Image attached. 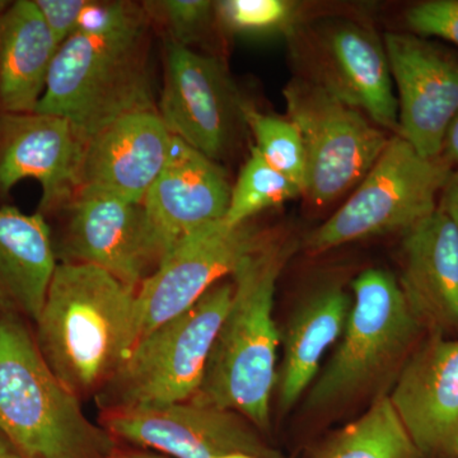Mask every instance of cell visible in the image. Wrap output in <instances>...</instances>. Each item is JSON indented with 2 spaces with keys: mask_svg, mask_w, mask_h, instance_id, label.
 <instances>
[{
  "mask_svg": "<svg viewBox=\"0 0 458 458\" xmlns=\"http://www.w3.org/2000/svg\"><path fill=\"white\" fill-rule=\"evenodd\" d=\"M150 26L146 11L110 31L72 33L57 49L35 113L65 117L87 140L123 114L157 111Z\"/></svg>",
  "mask_w": 458,
  "mask_h": 458,
  "instance_id": "obj_3",
  "label": "cell"
},
{
  "mask_svg": "<svg viewBox=\"0 0 458 458\" xmlns=\"http://www.w3.org/2000/svg\"><path fill=\"white\" fill-rule=\"evenodd\" d=\"M397 282L423 331L458 335V233L441 208L403 232Z\"/></svg>",
  "mask_w": 458,
  "mask_h": 458,
  "instance_id": "obj_19",
  "label": "cell"
},
{
  "mask_svg": "<svg viewBox=\"0 0 458 458\" xmlns=\"http://www.w3.org/2000/svg\"><path fill=\"white\" fill-rule=\"evenodd\" d=\"M397 90L399 132L421 156L441 157L458 114V60L414 33H386Z\"/></svg>",
  "mask_w": 458,
  "mask_h": 458,
  "instance_id": "obj_13",
  "label": "cell"
},
{
  "mask_svg": "<svg viewBox=\"0 0 458 458\" xmlns=\"http://www.w3.org/2000/svg\"><path fill=\"white\" fill-rule=\"evenodd\" d=\"M439 208L450 216L458 233V170L454 171L441 194Z\"/></svg>",
  "mask_w": 458,
  "mask_h": 458,
  "instance_id": "obj_30",
  "label": "cell"
},
{
  "mask_svg": "<svg viewBox=\"0 0 458 458\" xmlns=\"http://www.w3.org/2000/svg\"><path fill=\"white\" fill-rule=\"evenodd\" d=\"M143 5L150 22L165 30L167 41L188 47L203 38L216 18V3L209 0H155Z\"/></svg>",
  "mask_w": 458,
  "mask_h": 458,
  "instance_id": "obj_27",
  "label": "cell"
},
{
  "mask_svg": "<svg viewBox=\"0 0 458 458\" xmlns=\"http://www.w3.org/2000/svg\"><path fill=\"white\" fill-rule=\"evenodd\" d=\"M0 458H21L16 448L2 432H0Z\"/></svg>",
  "mask_w": 458,
  "mask_h": 458,
  "instance_id": "obj_33",
  "label": "cell"
},
{
  "mask_svg": "<svg viewBox=\"0 0 458 458\" xmlns=\"http://www.w3.org/2000/svg\"><path fill=\"white\" fill-rule=\"evenodd\" d=\"M387 396L421 457L458 458V339L427 334Z\"/></svg>",
  "mask_w": 458,
  "mask_h": 458,
  "instance_id": "obj_14",
  "label": "cell"
},
{
  "mask_svg": "<svg viewBox=\"0 0 458 458\" xmlns=\"http://www.w3.org/2000/svg\"><path fill=\"white\" fill-rule=\"evenodd\" d=\"M110 458H171L167 456H162V454H152V452H144L137 450H122V448L116 447L111 454Z\"/></svg>",
  "mask_w": 458,
  "mask_h": 458,
  "instance_id": "obj_32",
  "label": "cell"
},
{
  "mask_svg": "<svg viewBox=\"0 0 458 458\" xmlns=\"http://www.w3.org/2000/svg\"><path fill=\"white\" fill-rule=\"evenodd\" d=\"M310 458H423L401 424L387 394L366 414L328 437Z\"/></svg>",
  "mask_w": 458,
  "mask_h": 458,
  "instance_id": "obj_23",
  "label": "cell"
},
{
  "mask_svg": "<svg viewBox=\"0 0 458 458\" xmlns=\"http://www.w3.org/2000/svg\"><path fill=\"white\" fill-rule=\"evenodd\" d=\"M286 117L302 137L306 156L303 195L325 207L357 188L390 138L360 111L307 77L284 89Z\"/></svg>",
  "mask_w": 458,
  "mask_h": 458,
  "instance_id": "obj_8",
  "label": "cell"
},
{
  "mask_svg": "<svg viewBox=\"0 0 458 458\" xmlns=\"http://www.w3.org/2000/svg\"><path fill=\"white\" fill-rule=\"evenodd\" d=\"M410 31L420 38L436 36L458 45V0H428L408 9Z\"/></svg>",
  "mask_w": 458,
  "mask_h": 458,
  "instance_id": "obj_28",
  "label": "cell"
},
{
  "mask_svg": "<svg viewBox=\"0 0 458 458\" xmlns=\"http://www.w3.org/2000/svg\"><path fill=\"white\" fill-rule=\"evenodd\" d=\"M352 291L342 339L310 387L309 409L334 408L367 393L400 370L423 333L390 271H363Z\"/></svg>",
  "mask_w": 458,
  "mask_h": 458,
  "instance_id": "obj_6",
  "label": "cell"
},
{
  "mask_svg": "<svg viewBox=\"0 0 458 458\" xmlns=\"http://www.w3.org/2000/svg\"><path fill=\"white\" fill-rule=\"evenodd\" d=\"M294 247L270 238L232 274L233 295L192 401L231 410L258 429L270 426L280 333L273 318L276 282Z\"/></svg>",
  "mask_w": 458,
  "mask_h": 458,
  "instance_id": "obj_2",
  "label": "cell"
},
{
  "mask_svg": "<svg viewBox=\"0 0 458 458\" xmlns=\"http://www.w3.org/2000/svg\"><path fill=\"white\" fill-rule=\"evenodd\" d=\"M232 295V279L219 282L186 311L138 340L99 390L98 405L114 412L191 400L203 381Z\"/></svg>",
  "mask_w": 458,
  "mask_h": 458,
  "instance_id": "obj_5",
  "label": "cell"
},
{
  "mask_svg": "<svg viewBox=\"0 0 458 458\" xmlns=\"http://www.w3.org/2000/svg\"><path fill=\"white\" fill-rule=\"evenodd\" d=\"M60 45L33 0L0 13V114L35 113Z\"/></svg>",
  "mask_w": 458,
  "mask_h": 458,
  "instance_id": "obj_22",
  "label": "cell"
},
{
  "mask_svg": "<svg viewBox=\"0 0 458 458\" xmlns=\"http://www.w3.org/2000/svg\"><path fill=\"white\" fill-rule=\"evenodd\" d=\"M63 262L93 265L138 288L155 271L141 204L78 195L68 207Z\"/></svg>",
  "mask_w": 458,
  "mask_h": 458,
  "instance_id": "obj_17",
  "label": "cell"
},
{
  "mask_svg": "<svg viewBox=\"0 0 458 458\" xmlns=\"http://www.w3.org/2000/svg\"><path fill=\"white\" fill-rule=\"evenodd\" d=\"M83 135L68 119L47 114H0V191L22 180L41 183L40 210L65 209L80 190Z\"/></svg>",
  "mask_w": 458,
  "mask_h": 458,
  "instance_id": "obj_15",
  "label": "cell"
},
{
  "mask_svg": "<svg viewBox=\"0 0 458 458\" xmlns=\"http://www.w3.org/2000/svg\"><path fill=\"white\" fill-rule=\"evenodd\" d=\"M452 167L442 156H421L394 135L351 198L307 236V251L321 254L366 238L403 233L438 209L437 199Z\"/></svg>",
  "mask_w": 458,
  "mask_h": 458,
  "instance_id": "obj_7",
  "label": "cell"
},
{
  "mask_svg": "<svg viewBox=\"0 0 458 458\" xmlns=\"http://www.w3.org/2000/svg\"><path fill=\"white\" fill-rule=\"evenodd\" d=\"M172 138L158 111H138L107 123L86 140L77 197L143 203L167 162Z\"/></svg>",
  "mask_w": 458,
  "mask_h": 458,
  "instance_id": "obj_16",
  "label": "cell"
},
{
  "mask_svg": "<svg viewBox=\"0 0 458 458\" xmlns=\"http://www.w3.org/2000/svg\"><path fill=\"white\" fill-rule=\"evenodd\" d=\"M56 265L44 214L0 208V315L38 321Z\"/></svg>",
  "mask_w": 458,
  "mask_h": 458,
  "instance_id": "obj_20",
  "label": "cell"
},
{
  "mask_svg": "<svg viewBox=\"0 0 458 458\" xmlns=\"http://www.w3.org/2000/svg\"><path fill=\"white\" fill-rule=\"evenodd\" d=\"M352 307V295L342 285L313 292L295 310L283 337V360L276 391L283 412L293 408L311 387L322 358L342 336Z\"/></svg>",
  "mask_w": 458,
  "mask_h": 458,
  "instance_id": "obj_21",
  "label": "cell"
},
{
  "mask_svg": "<svg viewBox=\"0 0 458 458\" xmlns=\"http://www.w3.org/2000/svg\"><path fill=\"white\" fill-rule=\"evenodd\" d=\"M57 44L74 32L89 0H33Z\"/></svg>",
  "mask_w": 458,
  "mask_h": 458,
  "instance_id": "obj_29",
  "label": "cell"
},
{
  "mask_svg": "<svg viewBox=\"0 0 458 458\" xmlns=\"http://www.w3.org/2000/svg\"><path fill=\"white\" fill-rule=\"evenodd\" d=\"M243 123L255 138V148L265 161L304 190L306 156L302 137L288 117L276 116L243 104Z\"/></svg>",
  "mask_w": 458,
  "mask_h": 458,
  "instance_id": "obj_25",
  "label": "cell"
},
{
  "mask_svg": "<svg viewBox=\"0 0 458 458\" xmlns=\"http://www.w3.org/2000/svg\"><path fill=\"white\" fill-rule=\"evenodd\" d=\"M298 5L288 0H221L216 20L231 33L265 36L286 32L294 26Z\"/></svg>",
  "mask_w": 458,
  "mask_h": 458,
  "instance_id": "obj_26",
  "label": "cell"
},
{
  "mask_svg": "<svg viewBox=\"0 0 458 458\" xmlns=\"http://www.w3.org/2000/svg\"><path fill=\"white\" fill-rule=\"evenodd\" d=\"M0 432L21 458H110L117 447L51 372L17 315H0Z\"/></svg>",
  "mask_w": 458,
  "mask_h": 458,
  "instance_id": "obj_4",
  "label": "cell"
},
{
  "mask_svg": "<svg viewBox=\"0 0 458 458\" xmlns=\"http://www.w3.org/2000/svg\"><path fill=\"white\" fill-rule=\"evenodd\" d=\"M318 44L316 77L307 78L397 134L399 104L384 42L369 27L346 21L322 30Z\"/></svg>",
  "mask_w": 458,
  "mask_h": 458,
  "instance_id": "obj_18",
  "label": "cell"
},
{
  "mask_svg": "<svg viewBox=\"0 0 458 458\" xmlns=\"http://www.w3.org/2000/svg\"><path fill=\"white\" fill-rule=\"evenodd\" d=\"M104 426L114 438L171 458H218L231 454L284 458L242 415L192 400L162 408L107 412Z\"/></svg>",
  "mask_w": 458,
  "mask_h": 458,
  "instance_id": "obj_11",
  "label": "cell"
},
{
  "mask_svg": "<svg viewBox=\"0 0 458 458\" xmlns=\"http://www.w3.org/2000/svg\"><path fill=\"white\" fill-rule=\"evenodd\" d=\"M301 195H303L302 190L293 181L271 167L258 149L251 147V155L232 188L231 200L223 221L231 227H237L249 223L256 214Z\"/></svg>",
  "mask_w": 458,
  "mask_h": 458,
  "instance_id": "obj_24",
  "label": "cell"
},
{
  "mask_svg": "<svg viewBox=\"0 0 458 458\" xmlns=\"http://www.w3.org/2000/svg\"><path fill=\"white\" fill-rule=\"evenodd\" d=\"M231 191L216 162L180 138H172L164 170L141 203L155 270L183 240L223 221Z\"/></svg>",
  "mask_w": 458,
  "mask_h": 458,
  "instance_id": "obj_12",
  "label": "cell"
},
{
  "mask_svg": "<svg viewBox=\"0 0 458 458\" xmlns=\"http://www.w3.org/2000/svg\"><path fill=\"white\" fill-rule=\"evenodd\" d=\"M442 157L447 159L452 165H458V114L445 134Z\"/></svg>",
  "mask_w": 458,
  "mask_h": 458,
  "instance_id": "obj_31",
  "label": "cell"
},
{
  "mask_svg": "<svg viewBox=\"0 0 458 458\" xmlns=\"http://www.w3.org/2000/svg\"><path fill=\"white\" fill-rule=\"evenodd\" d=\"M9 3H11V2H5V0H0V13H2V12L4 11V9L8 7Z\"/></svg>",
  "mask_w": 458,
  "mask_h": 458,
  "instance_id": "obj_35",
  "label": "cell"
},
{
  "mask_svg": "<svg viewBox=\"0 0 458 458\" xmlns=\"http://www.w3.org/2000/svg\"><path fill=\"white\" fill-rule=\"evenodd\" d=\"M245 101L238 98L216 57L165 42V77L158 111L165 128L216 162L228 152Z\"/></svg>",
  "mask_w": 458,
  "mask_h": 458,
  "instance_id": "obj_10",
  "label": "cell"
},
{
  "mask_svg": "<svg viewBox=\"0 0 458 458\" xmlns=\"http://www.w3.org/2000/svg\"><path fill=\"white\" fill-rule=\"evenodd\" d=\"M270 238L249 223L231 227L219 221L183 240L137 288L135 344L231 278Z\"/></svg>",
  "mask_w": 458,
  "mask_h": 458,
  "instance_id": "obj_9",
  "label": "cell"
},
{
  "mask_svg": "<svg viewBox=\"0 0 458 458\" xmlns=\"http://www.w3.org/2000/svg\"><path fill=\"white\" fill-rule=\"evenodd\" d=\"M137 288L80 262L56 265L36 321L51 372L77 394L101 390L135 345Z\"/></svg>",
  "mask_w": 458,
  "mask_h": 458,
  "instance_id": "obj_1",
  "label": "cell"
},
{
  "mask_svg": "<svg viewBox=\"0 0 458 458\" xmlns=\"http://www.w3.org/2000/svg\"><path fill=\"white\" fill-rule=\"evenodd\" d=\"M218 458H256V457L249 456V454H225V456H221Z\"/></svg>",
  "mask_w": 458,
  "mask_h": 458,
  "instance_id": "obj_34",
  "label": "cell"
}]
</instances>
